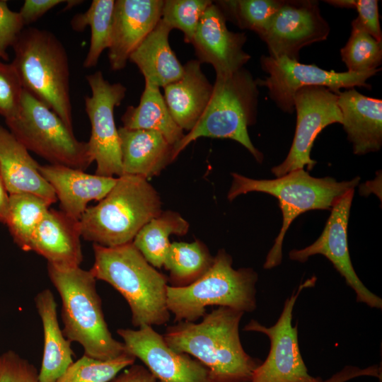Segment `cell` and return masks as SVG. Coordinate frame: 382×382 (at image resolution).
Here are the masks:
<instances>
[{
	"mask_svg": "<svg viewBox=\"0 0 382 382\" xmlns=\"http://www.w3.org/2000/svg\"><path fill=\"white\" fill-rule=\"evenodd\" d=\"M209 103L202 117L183 138L173 146L174 160L192 141L200 137L233 139L262 163V154L255 147L248 127L256 122L258 86L250 72L242 68L216 76Z\"/></svg>",
	"mask_w": 382,
	"mask_h": 382,
	"instance_id": "7",
	"label": "cell"
},
{
	"mask_svg": "<svg viewBox=\"0 0 382 382\" xmlns=\"http://www.w3.org/2000/svg\"><path fill=\"white\" fill-rule=\"evenodd\" d=\"M50 206L45 200L35 195H9L6 225L14 243L22 250L30 251L33 234Z\"/></svg>",
	"mask_w": 382,
	"mask_h": 382,
	"instance_id": "31",
	"label": "cell"
},
{
	"mask_svg": "<svg viewBox=\"0 0 382 382\" xmlns=\"http://www.w3.org/2000/svg\"><path fill=\"white\" fill-rule=\"evenodd\" d=\"M337 104L354 153L364 155L379 151L382 146V100L364 96L352 88L337 93Z\"/></svg>",
	"mask_w": 382,
	"mask_h": 382,
	"instance_id": "22",
	"label": "cell"
},
{
	"mask_svg": "<svg viewBox=\"0 0 382 382\" xmlns=\"http://www.w3.org/2000/svg\"><path fill=\"white\" fill-rule=\"evenodd\" d=\"M213 260L207 247L199 240L171 243L163 265L169 272V286L192 284L209 269Z\"/></svg>",
	"mask_w": 382,
	"mask_h": 382,
	"instance_id": "29",
	"label": "cell"
},
{
	"mask_svg": "<svg viewBox=\"0 0 382 382\" xmlns=\"http://www.w3.org/2000/svg\"><path fill=\"white\" fill-rule=\"evenodd\" d=\"M40 171L53 188L62 211L77 220L89 202L103 199L117 181V178L89 174L61 165L40 166Z\"/></svg>",
	"mask_w": 382,
	"mask_h": 382,
	"instance_id": "19",
	"label": "cell"
},
{
	"mask_svg": "<svg viewBox=\"0 0 382 382\" xmlns=\"http://www.w3.org/2000/svg\"><path fill=\"white\" fill-rule=\"evenodd\" d=\"M351 25L349 38L340 50L347 71L361 73L378 69L382 62V42L370 35L357 17Z\"/></svg>",
	"mask_w": 382,
	"mask_h": 382,
	"instance_id": "33",
	"label": "cell"
},
{
	"mask_svg": "<svg viewBox=\"0 0 382 382\" xmlns=\"http://www.w3.org/2000/svg\"><path fill=\"white\" fill-rule=\"evenodd\" d=\"M23 91L18 75L13 64L0 60V115L5 120L16 114Z\"/></svg>",
	"mask_w": 382,
	"mask_h": 382,
	"instance_id": "36",
	"label": "cell"
},
{
	"mask_svg": "<svg viewBox=\"0 0 382 382\" xmlns=\"http://www.w3.org/2000/svg\"><path fill=\"white\" fill-rule=\"evenodd\" d=\"M96 279L116 289L127 302L134 327L161 325L170 319L168 277L157 271L132 242L115 247L93 244Z\"/></svg>",
	"mask_w": 382,
	"mask_h": 382,
	"instance_id": "2",
	"label": "cell"
},
{
	"mask_svg": "<svg viewBox=\"0 0 382 382\" xmlns=\"http://www.w3.org/2000/svg\"><path fill=\"white\" fill-rule=\"evenodd\" d=\"M122 175L148 179L159 175L173 158V146L153 130L118 129Z\"/></svg>",
	"mask_w": 382,
	"mask_h": 382,
	"instance_id": "24",
	"label": "cell"
},
{
	"mask_svg": "<svg viewBox=\"0 0 382 382\" xmlns=\"http://www.w3.org/2000/svg\"><path fill=\"white\" fill-rule=\"evenodd\" d=\"M40 166L29 151L0 125V176L8 193L32 194L50 205L55 203V192L41 174Z\"/></svg>",
	"mask_w": 382,
	"mask_h": 382,
	"instance_id": "21",
	"label": "cell"
},
{
	"mask_svg": "<svg viewBox=\"0 0 382 382\" xmlns=\"http://www.w3.org/2000/svg\"><path fill=\"white\" fill-rule=\"evenodd\" d=\"M244 313L219 306L200 323L180 321L163 335L173 350L193 356L208 368L214 382H250L262 361L244 350L239 325Z\"/></svg>",
	"mask_w": 382,
	"mask_h": 382,
	"instance_id": "1",
	"label": "cell"
},
{
	"mask_svg": "<svg viewBox=\"0 0 382 382\" xmlns=\"http://www.w3.org/2000/svg\"><path fill=\"white\" fill-rule=\"evenodd\" d=\"M246 40L244 33L228 29L223 12L213 1L200 18L191 44L197 60L212 64L216 76H221L243 68L250 60L243 50Z\"/></svg>",
	"mask_w": 382,
	"mask_h": 382,
	"instance_id": "17",
	"label": "cell"
},
{
	"mask_svg": "<svg viewBox=\"0 0 382 382\" xmlns=\"http://www.w3.org/2000/svg\"><path fill=\"white\" fill-rule=\"evenodd\" d=\"M136 358L125 352L106 361L83 354L66 369L55 382H109L125 367L134 364Z\"/></svg>",
	"mask_w": 382,
	"mask_h": 382,
	"instance_id": "34",
	"label": "cell"
},
{
	"mask_svg": "<svg viewBox=\"0 0 382 382\" xmlns=\"http://www.w3.org/2000/svg\"><path fill=\"white\" fill-rule=\"evenodd\" d=\"M241 29L255 32L261 38L282 4V0H222L214 1Z\"/></svg>",
	"mask_w": 382,
	"mask_h": 382,
	"instance_id": "32",
	"label": "cell"
},
{
	"mask_svg": "<svg viewBox=\"0 0 382 382\" xmlns=\"http://www.w3.org/2000/svg\"><path fill=\"white\" fill-rule=\"evenodd\" d=\"M316 278L299 285L296 291L284 302L282 311L274 325L266 327L251 320L245 331L265 334L270 341L267 357L255 370L250 382H323L308 374L301 357L297 326L292 325L293 309L298 296L306 287L314 286Z\"/></svg>",
	"mask_w": 382,
	"mask_h": 382,
	"instance_id": "12",
	"label": "cell"
},
{
	"mask_svg": "<svg viewBox=\"0 0 382 382\" xmlns=\"http://www.w3.org/2000/svg\"><path fill=\"white\" fill-rule=\"evenodd\" d=\"M23 90L54 111L73 130L70 70L66 48L45 29L23 28L12 47Z\"/></svg>",
	"mask_w": 382,
	"mask_h": 382,
	"instance_id": "4",
	"label": "cell"
},
{
	"mask_svg": "<svg viewBox=\"0 0 382 382\" xmlns=\"http://www.w3.org/2000/svg\"><path fill=\"white\" fill-rule=\"evenodd\" d=\"M189 223L178 212H161L146 224L132 243L153 267L161 268L170 248L171 235L184 236Z\"/></svg>",
	"mask_w": 382,
	"mask_h": 382,
	"instance_id": "28",
	"label": "cell"
},
{
	"mask_svg": "<svg viewBox=\"0 0 382 382\" xmlns=\"http://www.w3.org/2000/svg\"><path fill=\"white\" fill-rule=\"evenodd\" d=\"M86 79L91 91V95L85 98V110L91 126L88 144L96 163V174L120 177L122 175V155L114 109L124 100L127 88L120 83H111L100 71Z\"/></svg>",
	"mask_w": 382,
	"mask_h": 382,
	"instance_id": "11",
	"label": "cell"
},
{
	"mask_svg": "<svg viewBox=\"0 0 382 382\" xmlns=\"http://www.w3.org/2000/svg\"><path fill=\"white\" fill-rule=\"evenodd\" d=\"M35 307L42 321L44 348L39 371L40 382H55L73 363L71 342L60 328L57 303L52 291L45 289L35 297Z\"/></svg>",
	"mask_w": 382,
	"mask_h": 382,
	"instance_id": "26",
	"label": "cell"
},
{
	"mask_svg": "<svg viewBox=\"0 0 382 382\" xmlns=\"http://www.w3.org/2000/svg\"><path fill=\"white\" fill-rule=\"evenodd\" d=\"M183 69L180 79L163 88V98L176 124L183 130L190 132L205 111L214 86L203 73L197 59L189 60Z\"/></svg>",
	"mask_w": 382,
	"mask_h": 382,
	"instance_id": "23",
	"label": "cell"
},
{
	"mask_svg": "<svg viewBox=\"0 0 382 382\" xmlns=\"http://www.w3.org/2000/svg\"><path fill=\"white\" fill-rule=\"evenodd\" d=\"M262 69L268 76L255 80L258 86L268 89L270 99L283 112L293 113L295 110L294 97L302 87L324 86L335 93L341 88L349 89L357 86L371 89L366 81L374 76L381 68L361 72H336L328 71L314 64L300 63L286 57L274 58L262 55L260 59Z\"/></svg>",
	"mask_w": 382,
	"mask_h": 382,
	"instance_id": "10",
	"label": "cell"
},
{
	"mask_svg": "<svg viewBox=\"0 0 382 382\" xmlns=\"http://www.w3.org/2000/svg\"><path fill=\"white\" fill-rule=\"evenodd\" d=\"M47 273L62 302V332L76 342L84 354L106 361L127 352L125 345L110 332L96 290V279L80 267H62L47 263Z\"/></svg>",
	"mask_w": 382,
	"mask_h": 382,
	"instance_id": "3",
	"label": "cell"
},
{
	"mask_svg": "<svg viewBox=\"0 0 382 382\" xmlns=\"http://www.w3.org/2000/svg\"><path fill=\"white\" fill-rule=\"evenodd\" d=\"M330 30L318 1L282 0L260 39L267 45L270 57H286L298 61L303 47L326 40Z\"/></svg>",
	"mask_w": 382,
	"mask_h": 382,
	"instance_id": "16",
	"label": "cell"
},
{
	"mask_svg": "<svg viewBox=\"0 0 382 382\" xmlns=\"http://www.w3.org/2000/svg\"><path fill=\"white\" fill-rule=\"evenodd\" d=\"M354 190L342 195L331 209L330 215L319 238L311 245L290 251L289 258L305 262L315 255L328 259L356 294L357 302L371 308H381V299L369 290L359 279L353 267L347 242V226Z\"/></svg>",
	"mask_w": 382,
	"mask_h": 382,
	"instance_id": "14",
	"label": "cell"
},
{
	"mask_svg": "<svg viewBox=\"0 0 382 382\" xmlns=\"http://www.w3.org/2000/svg\"><path fill=\"white\" fill-rule=\"evenodd\" d=\"M24 24L18 12L12 11L7 1L0 0V60L7 61V49L13 47Z\"/></svg>",
	"mask_w": 382,
	"mask_h": 382,
	"instance_id": "39",
	"label": "cell"
},
{
	"mask_svg": "<svg viewBox=\"0 0 382 382\" xmlns=\"http://www.w3.org/2000/svg\"><path fill=\"white\" fill-rule=\"evenodd\" d=\"M65 1L64 0H25L18 13L25 26L37 21L52 8Z\"/></svg>",
	"mask_w": 382,
	"mask_h": 382,
	"instance_id": "40",
	"label": "cell"
},
{
	"mask_svg": "<svg viewBox=\"0 0 382 382\" xmlns=\"http://www.w3.org/2000/svg\"><path fill=\"white\" fill-rule=\"evenodd\" d=\"M157 379L144 366L132 364L123 373L114 378L111 382H156Z\"/></svg>",
	"mask_w": 382,
	"mask_h": 382,
	"instance_id": "42",
	"label": "cell"
},
{
	"mask_svg": "<svg viewBox=\"0 0 382 382\" xmlns=\"http://www.w3.org/2000/svg\"><path fill=\"white\" fill-rule=\"evenodd\" d=\"M0 382H40L39 371L13 350L0 355Z\"/></svg>",
	"mask_w": 382,
	"mask_h": 382,
	"instance_id": "37",
	"label": "cell"
},
{
	"mask_svg": "<svg viewBox=\"0 0 382 382\" xmlns=\"http://www.w3.org/2000/svg\"><path fill=\"white\" fill-rule=\"evenodd\" d=\"M233 259L220 249L209 269L192 284L183 287L168 286L167 306L175 322H195L206 313V307L219 306L245 312L256 309L257 273L252 268L236 270Z\"/></svg>",
	"mask_w": 382,
	"mask_h": 382,
	"instance_id": "8",
	"label": "cell"
},
{
	"mask_svg": "<svg viewBox=\"0 0 382 382\" xmlns=\"http://www.w3.org/2000/svg\"><path fill=\"white\" fill-rule=\"evenodd\" d=\"M5 122L28 151L50 164L85 170L93 162L88 142L78 140L54 111L25 90L16 114Z\"/></svg>",
	"mask_w": 382,
	"mask_h": 382,
	"instance_id": "9",
	"label": "cell"
},
{
	"mask_svg": "<svg viewBox=\"0 0 382 382\" xmlns=\"http://www.w3.org/2000/svg\"><path fill=\"white\" fill-rule=\"evenodd\" d=\"M171 30L161 18L129 59L137 66L145 81L159 88L178 81L184 72L183 65L170 46Z\"/></svg>",
	"mask_w": 382,
	"mask_h": 382,
	"instance_id": "25",
	"label": "cell"
},
{
	"mask_svg": "<svg viewBox=\"0 0 382 382\" xmlns=\"http://www.w3.org/2000/svg\"><path fill=\"white\" fill-rule=\"evenodd\" d=\"M212 2L209 0H166L161 19L171 29L181 30L184 41L191 44L200 18Z\"/></svg>",
	"mask_w": 382,
	"mask_h": 382,
	"instance_id": "35",
	"label": "cell"
},
{
	"mask_svg": "<svg viewBox=\"0 0 382 382\" xmlns=\"http://www.w3.org/2000/svg\"><path fill=\"white\" fill-rule=\"evenodd\" d=\"M364 376L377 377L378 376V368L376 365L364 369L352 366H345L330 378L323 381V382H346L350 379Z\"/></svg>",
	"mask_w": 382,
	"mask_h": 382,
	"instance_id": "41",
	"label": "cell"
},
{
	"mask_svg": "<svg viewBox=\"0 0 382 382\" xmlns=\"http://www.w3.org/2000/svg\"><path fill=\"white\" fill-rule=\"evenodd\" d=\"M79 220L62 211L50 209L35 228L30 251L62 267H80L83 261Z\"/></svg>",
	"mask_w": 382,
	"mask_h": 382,
	"instance_id": "20",
	"label": "cell"
},
{
	"mask_svg": "<svg viewBox=\"0 0 382 382\" xmlns=\"http://www.w3.org/2000/svg\"><path fill=\"white\" fill-rule=\"evenodd\" d=\"M161 212L160 196L147 179L122 175L103 199L88 207L82 214L81 237L105 247L131 243L140 229Z\"/></svg>",
	"mask_w": 382,
	"mask_h": 382,
	"instance_id": "6",
	"label": "cell"
},
{
	"mask_svg": "<svg viewBox=\"0 0 382 382\" xmlns=\"http://www.w3.org/2000/svg\"><path fill=\"white\" fill-rule=\"evenodd\" d=\"M164 0H117L108 59L110 69H123L132 52L161 18Z\"/></svg>",
	"mask_w": 382,
	"mask_h": 382,
	"instance_id": "18",
	"label": "cell"
},
{
	"mask_svg": "<svg viewBox=\"0 0 382 382\" xmlns=\"http://www.w3.org/2000/svg\"><path fill=\"white\" fill-rule=\"evenodd\" d=\"M9 206V194L8 193L0 176V223L6 224Z\"/></svg>",
	"mask_w": 382,
	"mask_h": 382,
	"instance_id": "43",
	"label": "cell"
},
{
	"mask_svg": "<svg viewBox=\"0 0 382 382\" xmlns=\"http://www.w3.org/2000/svg\"><path fill=\"white\" fill-rule=\"evenodd\" d=\"M232 183L227 198L232 201L241 195L251 192L269 194L276 197L282 214V225L270 250L263 267L279 265L285 233L292 221L300 214L313 209L331 210L347 192L354 190L359 178L338 182L335 178H315L305 169H298L272 180H256L232 173Z\"/></svg>",
	"mask_w": 382,
	"mask_h": 382,
	"instance_id": "5",
	"label": "cell"
},
{
	"mask_svg": "<svg viewBox=\"0 0 382 382\" xmlns=\"http://www.w3.org/2000/svg\"><path fill=\"white\" fill-rule=\"evenodd\" d=\"M114 6V0H93L86 12L76 14L71 20L76 32L83 31L87 25L91 28L90 46L83 62L85 68L95 67L110 45Z\"/></svg>",
	"mask_w": 382,
	"mask_h": 382,
	"instance_id": "30",
	"label": "cell"
},
{
	"mask_svg": "<svg viewBox=\"0 0 382 382\" xmlns=\"http://www.w3.org/2000/svg\"><path fill=\"white\" fill-rule=\"evenodd\" d=\"M117 332L127 352L140 359L159 382H214L207 367L171 349L152 326L120 328Z\"/></svg>",
	"mask_w": 382,
	"mask_h": 382,
	"instance_id": "15",
	"label": "cell"
},
{
	"mask_svg": "<svg viewBox=\"0 0 382 382\" xmlns=\"http://www.w3.org/2000/svg\"><path fill=\"white\" fill-rule=\"evenodd\" d=\"M296 127L286 158L271 171L281 177L298 169L311 170L317 163L311 157L314 140L327 126L342 122L337 94L324 86H308L299 89L294 97Z\"/></svg>",
	"mask_w": 382,
	"mask_h": 382,
	"instance_id": "13",
	"label": "cell"
},
{
	"mask_svg": "<svg viewBox=\"0 0 382 382\" xmlns=\"http://www.w3.org/2000/svg\"><path fill=\"white\" fill-rule=\"evenodd\" d=\"M83 1H78V0L66 1V6L64 8V11H67L69 9H71L74 6H76L83 3Z\"/></svg>",
	"mask_w": 382,
	"mask_h": 382,
	"instance_id": "44",
	"label": "cell"
},
{
	"mask_svg": "<svg viewBox=\"0 0 382 382\" xmlns=\"http://www.w3.org/2000/svg\"><path fill=\"white\" fill-rule=\"evenodd\" d=\"M328 4L343 8H354L364 28L379 42H382L378 1L377 0H329Z\"/></svg>",
	"mask_w": 382,
	"mask_h": 382,
	"instance_id": "38",
	"label": "cell"
},
{
	"mask_svg": "<svg viewBox=\"0 0 382 382\" xmlns=\"http://www.w3.org/2000/svg\"><path fill=\"white\" fill-rule=\"evenodd\" d=\"M121 120L127 129L158 132L173 146L185 136L170 114L160 88L147 81L139 105L128 106Z\"/></svg>",
	"mask_w": 382,
	"mask_h": 382,
	"instance_id": "27",
	"label": "cell"
}]
</instances>
